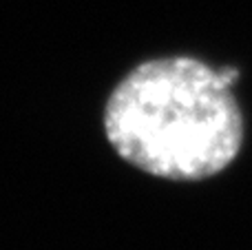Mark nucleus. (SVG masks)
Instances as JSON below:
<instances>
[{"label": "nucleus", "instance_id": "f257e3e1", "mask_svg": "<svg viewBox=\"0 0 252 250\" xmlns=\"http://www.w3.org/2000/svg\"><path fill=\"white\" fill-rule=\"evenodd\" d=\"M221 69L192 56L139 62L115 82L102 128L120 159L146 175L199 182L244 146V115Z\"/></svg>", "mask_w": 252, "mask_h": 250}]
</instances>
